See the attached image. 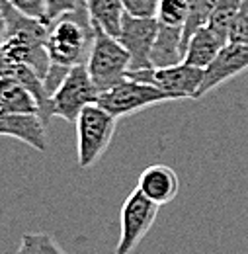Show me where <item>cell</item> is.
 Masks as SVG:
<instances>
[{"mask_svg":"<svg viewBox=\"0 0 248 254\" xmlns=\"http://www.w3.org/2000/svg\"><path fill=\"white\" fill-rule=\"evenodd\" d=\"M94 35L96 30L86 4L51 22L45 41L51 63L66 68H72L76 64H86L92 49Z\"/></svg>","mask_w":248,"mask_h":254,"instance_id":"obj_1","label":"cell"},{"mask_svg":"<svg viewBox=\"0 0 248 254\" xmlns=\"http://www.w3.org/2000/svg\"><path fill=\"white\" fill-rule=\"evenodd\" d=\"M76 145H78V166L90 168L96 160L102 159L110 147L118 118L106 112L102 106L90 104L76 118Z\"/></svg>","mask_w":248,"mask_h":254,"instance_id":"obj_2","label":"cell"},{"mask_svg":"<svg viewBox=\"0 0 248 254\" xmlns=\"http://www.w3.org/2000/svg\"><path fill=\"white\" fill-rule=\"evenodd\" d=\"M131 64V57L124 45L110 33L96 30L86 68L100 92L110 90L124 80Z\"/></svg>","mask_w":248,"mask_h":254,"instance_id":"obj_3","label":"cell"},{"mask_svg":"<svg viewBox=\"0 0 248 254\" xmlns=\"http://www.w3.org/2000/svg\"><path fill=\"white\" fill-rule=\"evenodd\" d=\"M162 102H176V98L153 84H145V82L125 76L124 80H120L110 90L100 92L96 104L120 120L124 116L141 112L145 108H151V106L162 104Z\"/></svg>","mask_w":248,"mask_h":254,"instance_id":"obj_4","label":"cell"},{"mask_svg":"<svg viewBox=\"0 0 248 254\" xmlns=\"http://www.w3.org/2000/svg\"><path fill=\"white\" fill-rule=\"evenodd\" d=\"M100 90L96 88L86 64H76L68 70L66 78L51 96V112L64 122H76L80 112L98 102Z\"/></svg>","mask_w":248,"mask_h":254,"instance_id":"obj_5","label":"cell"},{"mask_svg":"<svg viewBox=\"0 0 248 254\" xmlns=\"http://www.w3.org/2000/svg\"><path fill=\"white\" fill-rule=\"evenodd\" d=\"M125 76L145 84H153L156 88L172 94L176 100H195L197 90L203 82V68L191 66L187 63H178L164 68L127 70Z\"/></svg>","mask_w":248,"mask_h":254,"instance_id":"obj_6","label":"cell"},{"mask_svg":"<svg viewBox=\"0 0 248 254\" xmlns=\"http://www.w3.org/2000/svg\"><path fill=\"white\" fill-rule=\"evenodd\" d=\"M158 203L149 199L143 191L133 190L122 207V233L116 247V254H131L135 247L151 231L158 215Z\"/></svg>","mask_w":248,"mask_h":254,"instance_id":"obj_7","label":"cell"},{"mask_svg":"<svg viewBox=\"0 0 248 254\" xmlns=\"http://www.w3.org/2000/svg\"><path fill=\"white\" fill-rule=\"evenodd\" d=\"M156 33H158L156 18H137V16H131L125 12L118 41L127 49V53L131 57L129 70L153 68L151 66V51L155 45Z\"/></svg>","mask_w":248,"mask_h":254,"instance_id":"obj_8","label":"cell"},{"mask_svg":"<svg viewBox=\"0 0 248 254\" xmlns=\"http://www.w3.org/2000/svg\"><path fill=\"white\" fill-rule=\"evenodd\" d=\"M245 70H248V43L229 41L209 63V66L203 68V82L197 90L195 100L215 90L223 82L243 74Z\"/></svg>","mask_w":248,"mask_h":254,"instance_id":"obj_9","label":"cell"},{"mask_svg":"<svg viewBox=\"0 0 248 254\" xmlns=\"http://www.w3.org/2000/svg\"><path fill=\"white\" fill-rule=\"evenodd\" d=\"M0 135L14 137L33 149H37L39 153L47 151L45 124L39 118V114H16L0 106Z\"/></svg>","mask_w":248,"mask_h":254,"instance_id":"obj_10","label":"cell"},{"mask_svg":"<svg viewBox=\"0 0 248 254\" xmlns=\"http://www.w3.org/2000/svg\"><path fill=\"white\" fill-rule=\"evenodd\" d=\"M139 190L158 205L170 203L178 193V176L166 164H151L139 176Z\"/></svg>","mask_w":248,"mask_h":254,"instance_id":"obj_11","label":"cell"},{"mask_svg":"<svg viewBox=\"0 0 248 254\" xmlns=\"http://www.w3.org/2000/svg\"><path fill=\"white\" fill-rule=\"evenodd\" d=\"M229 41L223 35H219L209 26H203L189 37L186 53H184V63L197 66V68H207L209 63L217 57V53Z\"/></svg>","mask_w":248,"mask_h":254,"instance_id":"obj_12","label":"cell"},{"mask_svg":"<svg viewBox=\"0 0 248 254\" xmlns=\"http://www.w3.org/2000/svg\"><path fill=\"white\" fill-rule=\"evenodd\" d=\"M0 106L16 114H39L35 96L16 76H0Z\"/></svg>","mask_w":248,"mask_h":254,"instance_id":"obj_13","label":"cell"},{"mask_svg":"<svg viewBox=\"0 0 248 254\" xmlns=\"http://www.w3.org/2000/svg\"><path fill=\"white\" fill-rule=\"evenodd\" d=\"M86 8L94 30H102L118 39L125 16L124 0H86Z\"/></svg>","mask_w":248,"mask_h":254,"instance_id":"obj_14","label":"cell"},{"mask_svg":"<svg viewBox=\"0 0 248 254\" xmlns=\"http://www.w3.org/2000/svg\"><path fill=\"white\" fill-rule=\"evenodd\" d=\"M243 0H217L215 8H213V14L207 22V26L211 30H215L219 35H223L227 41H229V32H231V24L241 8Z\"/></svg>","mask_w":248,"mask_h":254,"instance_id":"obj_15","label":"cell"},{"mask_svg":"<svg viewBox=\"0 0 248 254\" xmlns=\"http://www.w3.org/2000/svg\"><path fill=\"white\" fill-rule=\"evenodd\" d=\"M22 241L26 245H30L33 254H66L57 245V241L51 235H45V233H28V235L22 237Z\"/></svg>","mask_w":248,"mask_h":254,"instance_id":"obj_16","label":"cell"},{"mask_svg":"<svg viewBox=\"0 0 248 254\" xmlns=\"http://www.w3.org/2000/svg\"><path fill=\"white\" fill-rule=\"evenodd\" d=\"M82 4H86V0H45V14L43 20L45 22H55L61 16L78 10Z\"/></svg>","mask_w":248,"mask_h":254,"instance_id":"obj_17","label":"cell"},{"mask_svg":"<svg viewBox=\"0 0 248 254\" xmlns=\"http://www.w3.org/2000/svg\"><path fill=\"white\" fill-rule=\"evenodd\" d=\"M229 41L248 43V0H243L229 32Z\"/></svg>","mask_w":248,"mask_h":254,"instance_id":"obj_18","label":"cell"},{"mask_svg":"<svg viewBox=\"0 0 248 254\" xmlns=\"http://www.w3.org/2000/svg\"><path fill=\"white\" fill-rule=\"evenodd\" d=\"M160 0H124L125 12L137 18H156Z\"/></svg>","mask_w":248,"mask_h":254,"instance_id":"obj_19","label":"cell"},{"mask_svg":"<svg viewBox=\"0 0 248 254\" xmlns=\"http://www.w3.org/2000/svg\"><path fill=\"white\" fill-rule=\"evenodd\" d=\"M20 12L33 16V18H43L45 14V0H6Z\"/></svg>","mask_w":248,"mask_h":254,"instance_id":"obj_20","label":"cell"},{"mask_svg":"<svg viewBox=\"0 0 248 254\" xmlns=\"http://www.w3.org/2000/svg\"><path fill=\"white\" fill-rule=\"evenodd\" d=\"M6 35V20H4V12H2V4H0V43Z\"/></svg>","mask_w":248,"mask_h":254,"instance_id":"obj_21","label":"cell"}]
</instances>
